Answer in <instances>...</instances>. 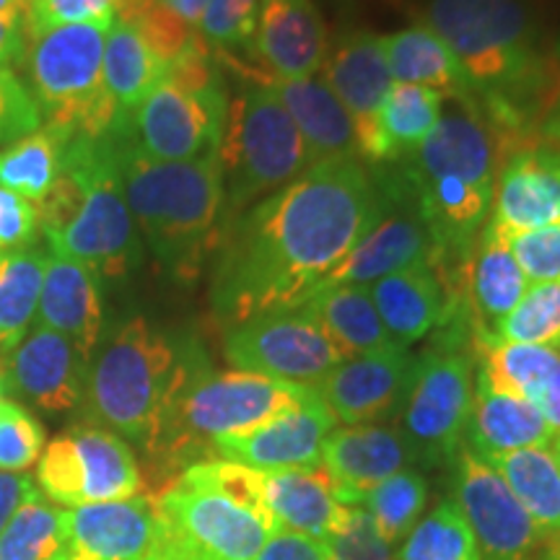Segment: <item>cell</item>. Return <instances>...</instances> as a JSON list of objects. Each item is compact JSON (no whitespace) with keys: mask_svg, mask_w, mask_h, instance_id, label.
<instances>
[{"mask_svg":"<svg viewBox=\"0 0 560 560\" xmlns=\"http://www.w3.org/2000/svg\"><path fill=\"white\" fill-rule=\"evenodd\" d=\"M550 136L556 138L558 145H560V104H558L556 115H552V120H550Z\"/></svg>","mask_w":560,"mask_h":560,"instance_id":"obj_58","label":"cell"},{"mask_svg":"<svg viewBox=\"0 0 560 560\" xmlns=\"http://www.w3.org/2000/svg\"><path fill=\"white\" fill-rule=\"evenodd\" d=\"M187 366L190 359L149 322H125L89 363L83 389L89 418L149 454Z\"/></svg>","mask_w":560,"mask_h":560,"instance_id":"obj_5","label":"cell"},{"mask_svg":"<svg viewBox=\"0 0 560 560\" xmlns=\"http://www.w3.org/2000/svg\"><path fill=\"white\" fill-rule=\"evenodd\" d=\"M219 159L226 185V215L270 198L312 166L296 122L262 83H249L229 102Z\"/></svg>","mask_w":560,"mask_h":560,"instance_id":"obj_9","label":"cell"},{"mask_svg":"<svg viewBox=\"0 0 560 560\" xmlns=\"http://www.w3.org/2000/svg\"><path fill=\"white\" fill-rule=\"evenodd\" d=\"M327 548L332 560H400L397 548L384 540L363 506H348Z\"/></svg>","mask_w":560,"mask_h":560,"instance_id":"obj_47","label":"cell"},{"mask_svg":"<svg viewBox=\"0 0 560 560\" xmlns=\"http://www.w3.org/2000/svg\"><path fill=\"white\" fill-rule=\"evenodd\" d=\"M47 255L39 247L0 252V361L30 332Z\"/></svg>","mask_w":560,"mask_h":560,"instance_id":"obj_38","label":"cell"},{"mask_svg":"<svg viewBox=\"0 0 560 560\" xmlns=\"http://www.w3.org/2000/svg\"><path fill=\"white\" fill-rule=\"evenodd\" d=\"M431 249V234L420 215H392L376 223L322 285H371L429 262Z\"/></svg>","mask_w":560,"mask_h":560,"instance_id":"obj_30","label":"cell"},{"mask_svg":"<svg viewBox=\"0 0 560 560\" xmlns=\"http://www.w3.org/2000/svg\"><path fill=\"white\" fill-rule=\"evenodd\" d=\"M420 24L465 68L472 91L506 100L537 68V24L527 0H425Z\"/></svg>","mask_w":560,"mask_h":560,"instance_id":"obj_8","label":"cell"},{"mask_svg":"<svg viewBox=\"0 0 560 560\" xmlns=\"http://www.w3.org/2000/svg\"><path fill=\"white\" fill-rule=\"evenodd\" d=\"M37 486L62 509L128 501L145 493L136 454L125 439L96 423H79L45 446Z\"/></svg>","mask_w":560,"mask_h":560,"instance_id":"obj_11","label":"cell"},{"mask_svg":"<svg viewBox=\"0 0 560 560\" xmlns=\"http://www.w3.org/2000/svg\"><path fill=\"white\" fill-rule=\"evenodd\" d=\"M112 140L138 234L174 278L190 283L226 234V185L219 153L195 161H151L117 128Z\"/></svg>","mask_w":560,"mask_h":560,"instance_id":"obj_2","label":"cell"},{"mask_svg":"<svg viewBox=\"0 0 560 560\" xmlns=\"http://www.w3.org/2000/svg\"><path fill=\"white\" fill-rule=\"evenodd\" d=\"M384 55L395 83L439 91L441 96L472 94L465 68L444 39L425 24H412L384 37Z\"/></svg>","mask_w":560,"mask_h":560,"instance_id":"obj_33","label":"cell"},{"mask_svg":"<svg viewBox=\"0 0 560 560\" xmlns=\"http://www.w3.org/2000/svg\"><path fill=\"white\" fill-rule=\"evenodd\" d=\"M558 436H560V433H558Z\"/></svg>","mask_w":560,"mask_h":560,"instance_id":"obj_62","label":"cell"},{"mask_svg":"<svg viewBox=\"0 0 560 560\" xmlns=\"http://www.w3.org/2000/svg\"><path fill=\"white\" fill-rule=\"evenodd\" d=\"M37 317L42 327L73 342L83 359H94L104 327L102 285L96 272L62 255H47Z\"/></svg>","mask_w":560,"mask_h":560,"instance_id":"obj_24","label":"cell"},{"mask_svg":"<svg viewBox=\"0 0 560 560\" xmlns=\"http://www.w3.org/2000/svg\"><path fill=\"white\" fill-rule=\"evenodd\" d=\"M454 462V503L478 542L480 560H532L542 532L501 475L470 450H459Z\"/></svg>","mask_w":560,"mask_h":560,"instance_id":"obj_14","label":"cell"},{"mask_svg":"<svg viewBox=\"0 0 560 560\" xmlns=\"http://www.w3.org/2000/svg\"><path fill=\"white\" fill-rule=\"evenodd\" d=\"M39 493L30 475L24 472H0V532L11 522V516Z\"/></svg>","mask_w":560,"mask_h":560,"instance_id":"obj_54","label":"cell"},{"mask_svg":"<svg viewBox=\"0 0 560 560\" xmlns=\"http://www.w3.org/2000/svg\"><path fill=\"white\" fill-rule=\"evenodd\" d=\"M444 96L433 89L395 83L374 120L366 161H397L412 156L441 120Z\"/></svg>","mask_w":560,"mask_h":560,"instance_id":"obj_35","label":"cell"},{"mask_svg":"<svg viewBox=\"0 0 560 560\" xmlns=\"http://www.w3.org/2000/svg\"><path fill=\"white\" fill-rule=\"evenodd\" d=\"M412 182L418 187V215L431 234V252L439 247L462 249L465 244H470L482 226L490 200H493V190L457 177Z\"/></svg>","mask_w":560,"mask_h":560,"instance_id":"obj_34","label":"cell"},{"mask_svg":"<svg viewBox=\"0 0 560 560\" xmlns=\"http://www.w3.org/2000/svg\"><path fill=\"white\" fill-rule=\"evenodd\" d=\"M472 96H467V109H454L441 115V120L429 138L412 153L410 179L457 177L470 185L495 187V149L493 138L470 107Z\"/></svg>","mask_w":560,"mask_h":560,"instance_id":"obj_25","label":"cell"},{"mask_svg":"<svg viewBox=\"0 0 560 560\" xmlns=\"http://www.w3.org/2000/svg\"><path fill=\"white\" fill-rule=\"evenodd\" d=\"M68 136L42 125L32 136L0 149V187L26 200L42 202L62 172Z\"/></svg>","mask_w":560,"mask_h":560,"instance_id":"obj_39","label":"cell"},{"mask_svg":"<svg viewBox=\"0 0 560 560\" xmlns=\"http://www.w3.org/2000/svg\"><path fill=\"white\" fill-rule=\"evenodd\" d=\"M552 441H556V446H552V450H556V454L560 457V436H556Z\"/></svg>","mask_w":560,"mask_h":560,"instance_id":"obj_60","label":"cell"},{"mask_svg":"<svg viewBox=\"0 0 560 560\" xmlns=\"http://www.w3.org/2000/svg\"><path fill=\"white\" fill-rule=\"evenodd\" d=\"M161 3H164L166 9L174 13V16H179L182 21H185L187 26L198 30L208 0H161Z\"/></svg>","mask_w":560,"mask_h":560,"instance_id":"obj_56","label":"cell"},{"mask_svg":"<svg viewBox=\"0 0 560 560\" xmlns=\"http://www.w3.org/2000/svg\"><path fill=\"white\" fill-rule=\"evenodd\" d=\"M470 452L478 457H495L529 450V446H550L556 433L542 412L522 397L493 389L478 374L472 384V405L465 425Z\"/></svg>","mask_w":560,"mask_h":560,"instance_id":"obj_29","label":"cell"},{"mask_svg":"<svg viewBox=\"0 0 560 560\" xmlns=\"http://www.w3.org/2000/svg\"><path fill=\"white\" fill-rule=\"evenodd\" d=\"M42 128V112L26 83L11 68H0V145L16 143Z\"/></svg>","mask_w":560,"mask_h":560,"instance_id":"obj_48","label":"cell"},{"mask_svg":"<svg viewBox=\"0 0 560 560\" xmlns=\"http://www.w3.org/2000/svg\"><path fill=\"white\" fill-rule=\"evenodd\" d=\"M482 459V457H480ZM486 462L501 475L542 535L560 532V457L550 446L495 454Z\"/></svg>","mask_w":560,"mask_h":560,"instance_id":"obj_36","label":"cell"},{"mask_svg":"<svg viewBox=\"0 0 560 560\" xmlns=\"http://www.w3.org/2000/svg\"><path fill=\"white\" fill-rule=\"evenodd\" d=\"M166 62L145 45L136 30L122 21H112L104 42V86L120 109V115H132L140 102L164 81Z\"/></svg>","mask_w":560,"mask_h":560,"instance_id":"obj_37","label":"cell"},{"mask_svg":"<svg viewBox=\"0 0 560 560\" xmlns=\"http://www.w3.org/2000/svg\"><path fill=\"white\" fill-rule=\"evenodd\" d=\"M560 223V153L520 149L506 159L493 187L488 231L501 240Z\"/></svg>","mask_w":560,"mask_h":560,"instance_id":"obj_20","label":"cell"},{"mask_svg":"<svg viewBox=\"0 0 560 560\" xmlns=\"http://www.w3.org/2000/svg\"><path fill=\"white\" fill-rule=\"evenodd\" d=\"M24 3H26V0H0V13L19 9V5H24Z\"/></svg>","mask_w":560,"mask_h":560,"instance_id":"obj_59","label":"cell"},{"mask_svg":"<svg viewBox=\"0 0 560 560\" xmlns=\"http://www.w3.org/2000/svg\"><path fill=\"white\" fill-rule=\"evenodd\" d=\"M486 338L560 348V278L532 283L509 317Z\"/></svg>","mask_w":560,"mask_h":560,"instance_id":"obj_43","label":"cell"},{"mask_svg":"<svg viewBox=\"0 0 560 560\" xmlns=\"http://www.w3.org/2000/svg\"><path fill=\"white\" fill-rule=\"evenodd\" d=\"M299 310L317 322L346 359L397 346L371 301L369 285H319Z\"/></svg>","mask_w":560,"mask_h":560,"instance_id":"obj_31","label":"cell"},{"mask_svg":"<svg viewBox=\"0 0 560 560\" xmlns=\"http://www.w3.org/2000/svg\"><path fill=\"white\" fill-rule=\"evenodd\" d=\"M112 26V24H109ZM104 24H70L32 34L24 68L42 120L68 138H104L120 115L104 86Z\"/></svg>","mask_w":560,"mask_h":560,"instance_id":"obj_7","label":"cell"},{"mask_svg":"<svg viewBox=\"0 0 560 560\" xmlns=\"http://www.w3.org/2000/svg\"><path fill=\"white\" fill-rule=\"evenodd\" d=\"M0 392H3V384H0Z\"/></svg>","mask_w":560,"mask_h":560,"instance_id":"obj_61","label":"cell"},{"mask_svg":"<svg viewBox=\"0 0 560 560\" xmlns=\"http://www.w3.org/2000/svg\"><path fill=\"white\" fill-rule=\"evenodd\" d=\"M371 301L397 346L408 348L459 314L457 299L444 289L431 262L395 272L369 285Z\"/></svg>","mask_w":560,"mask_h":560,"instance_id":"obj_26","label":"cell"},{"mask_svg":"<svg viewBox=\"0 0 560 560\" xmlns=\"http://www.w3.org/2000/svg\"><path fill=\"white\" fill-rule=\"evenodd\" d=\"M425 499H429V482H425L423 475L402 470L380 482L363 499L361 506L366 509V514L384 540L392 548H400L405 537L418 524L420 514H423Z\"/></svg>","mask_w":560,"mask_h":560,"instance_id":"obj_41","label":"cell"},{"mask_svg":"<svg viewBox=\"0 0 560 560\" xmlns=\"http://www.w3.org/2000/svg\"><path fill=\"white\" fill-rule=\"evenodd\" d=\"M542 560H560V532L558 535L548 537V545H545Z\"/></svg>","mask_w":560,"mask_h":560,"instance_id":"obj_57","label":"cell"},{"mask_svg":"<svg viewBox=\"0 0 560 560\" xmlns=\"http://www.w3.org/2000/svg\"><path fill=\"white\" fill-rule=\"evenodd\" d=\"M242 73L255 83L268 86L278 96L304 138L312 166L325 164V161L359 159V138H355L353 120L325 81L314 79V75L299 81L272 79L260 68H242Z\"/></svg>","mask_w":560,"mask_h":560,"instance_id":"obj_23","label":"cell"},{"mask_svg":"<svg viewBox=\"0 0 560 560\" xmlns=\"http://www.w3.org/2000/svg\"><path fill=\"white\" fill-rule=\"evenodd\" d=\"M397 556L400 560H480V550L457 503L444 501L412 527Z\"/></svg>","mask_w":560,"mask_h":560,"instance_id":"obj_42","label":"cell"},{"mask_svg":"<svg viewBox=\"0 0 560 560\" xmlns=\"http://www.w3.org/2000/svg\"><path fill=\"white\" fill-rule=\"evenodd\" d=\"M412 459L416 452L408 436L387 423L340 425L322 446V467L330 475L342 506H361L371 490L408 470Z\"/></svg>","mask_w":560,"mask_h":560,"instance_id":"obj_19","label":"cell"},{"mask_svg":"<svg viewBox=\"0 0 560 560\" xmlns=\"http://www.w3.org/2000/svg\"><path fill=\"white\" fill-rule=\"evenodd\" d=\"M480 350L478 374L490 387L522 397L560 433V348L524 346L495 338H475Z\"/></svg>","mask_w":560,"mask_h":560,"instance_id":"obj_27","label":"cell"},{"mask_svg":"<svg viewBox=\"0 0 560 560\" xmlns=\"http://www.w3.org/2000/svg\"><path fill=\"white\" fill-rule=\"evenodd\" d=\"M262 0H208L198 24L202 42L219 55L249 50L260 24Z\"/></svg>","mask_w":560,"mask_h":560,"instance_id":"obj_45","label":"cell"},{"mask_svg":"<svg viewBox=\"0 0 560 560\" xmlns=\"http://www.w3.org/2000/svg\"><path fill=\"white\" fill-rule=\"evenodd\" d=\"M384 208L355 159L310 166L231 229L213 283L215 310L231 325L299 310L384 219Z\"/></svg>","mask_w":560,"mask_h":560,"instance_id":"obj_1","label":"cell"},{"mask_svg":"<svg viewBox=\"0 0 560 560\" xmlns=\"http://www.w3.org/2000/svg\"><path fill=\"white\" fill-rule=\"evenodd\" d=\"M66 542V509L34 493L0 532V560H60Z\"/></svg>","mask_w":560,"mask_h":560,"instance_id":"obj_40","label":"cell"},{"mask_svg":"<svg viewBox=\"0 0 560 560\" xmlns=\"http://www.w3.org/2000/svg\"><path fill=\"white\" fill-rule=\"evenodd\" d=\"M310 387L285 384L249 371H208L190 361L185 380L174 392L149 457L161 472L187 470L213 459L221 439L240 436L268 423L280 412L310 397Z\"/></svg>","mask_w":560,"mask_h":560,"instance_id":"obj_4","label":"cell"},{"mask_svg":"<svg viewBox=\"0 0 560 560\" xmlns=\"http://www.w3.org/2000/svg\"><path fill=\"white\" fill-rule=\"evenodd\" d=\"M153 495L164 529L195 560H255L278 529L260 511L231 499L190 467Z\"/></svg>","mask_w":560,"mask_h":560,"instance_id":"obj_10","label":"cell"},{"mask_svg":"<svg viewBox=\"0 0 560 560\" xmlns=\"http://www.w3.org/2000/svg\"><path fill=\"white\" fill-rule=\"evenodd\" d=\"M472 405V361L452 346H436L416 359L402 405V433L416 459L431 465L454 459Z\"/></svg>","mask_w":560,"mask_h":560,"instance_id":"obj_13","label":"cell"},{"mask_svg":"<svg viewBox=\"0 0 560 560\" xmlns=\"http://www.w3.org/2000/svg\"><path fill=\"white\" fill-rule=\"evenodd\" d=\"M156 495L66 509V550L60 560H149L159 540Z\"/></svg>","mask_w":560,"mask_h":560,"instance_id":"obj_18","label":"cell"},{"mask_svg":"<svg viewBox=\"0 0 560 560\" xmlns=\"http://www.w3.org/2000/svg\"><path fill=\"white\" fill-rule=\"evenodd\" d=\"M89 363L68 338L39 325L0 361V384L47 416H62L83 400Z\"/></svg>","mask_w":560,"mask_h":560,"instance_id":"obj_17","label":"cell"},{"mask_svg":"<svg viewBox=\"0 0 560 560\" xmlns=\"http://www.w3.org/2000/svg\"><path fill=\"white\" fill-rule=\"evenodd\" d=\"M322 81L338 96V102L353 120L355 138H359V156H366L374 120L380 107L387 100L392 81L387 55H384V37L371 32H350L338 42L332 52L322 62Z\"/></svg>","mask_w":560,"mask_h":560,"instance_id":"obj_21","label":"cell"},{"mask_svg":"<svg viewBox=\"0 0 560 560\" xmlns=\"http://www.w3.org/2000/svg\"><path fill=\"white\" fill-rule=\"evenodd\" d=\"M149 560H195V558L185 548H182V545L174 540L170 532L164 529V524H161L159 540H156V545H153Z\"/></svg>","mask_w":560,"mask_h":560,"instance_id":"obj_55","label":"cell"},{"mask_svg":"<svg viewBox=\"0 0 560 560\" xmlns=\"http://www.w3.org/2000/svg\"><path fill=\"white\" fill-rule=\"evenodd\" d=\"M117 0H30L32 34L70 24H104L115 21Z\"/></svg>","mask_w":560,"mask_h":560,"instance_id":"obj_49","label":"cell"},{"mask_svg":"<svg viewBox=\"0 0 560 560\" xmlns=\"http://www.w3.org/2000/svg\"><path fill=\"white\" fill-rule=\"evenodd\" d=\"M39 229V208L0 187V252L32 247Z\"/></svg>","mask_w":560,"mask_h":560,"instance_id":"obj_51","label":"cell"},{"mask_svg":"<svg viewBox=\"0 0 560 560\" xmlns=\"http://www.w3.org/2000/svg\"><path fill=\"white\" fill-rule=\"evenodd\" d=\"M509 244L529 285L560 278V223L511 236Z\"/></svg>","mask_w":560,"mask_h":560,"instance_id":"obj_50","label":"cell"},{"mask_svg":"<svg viewBox=\"0 0 560 560\" xmlns=\"http://www.w3.org/2000/svg\"><path fill=\"white\" fill-rule=\"evenodd\" d=\"M332 429H338V420L312 389L296 408L240 436L221 439L213 446V459L236 462L257 472L310 470L322 465V446Z\"/></svg>","mask_w":560,"mask_h":560,"instance_id":"obj_15","label":"cell"},{"mask_svg":"<svg viewBox=\"0 0 560 560\" xmlns=\"http://www.w3.org/2000/svg\"><path fill=\"white\" fill-rule=\"evenodd\" d=\"M252 52L272 79H312L327 58V26L314 0H262Z\"/></svg>","mask_w":560,"mask_h":560,"instance_id":"obj_22","label":"cell"},{"mask_svg":"<svg viewBox=\"0 0 560 560\" xmlns=\"http://www.w3.org/2000/svg\"><path fill=\"white\" fill-rule=\"evenodd\" d=\"M39 226L52 255L86 265L100 280L128 278L143 260V242L125 202L112 132L68 138L62 172L39 202Z\"/></svg>","mask_w":560,"mask_h":560,"instance_id":"obj_3","label":"cell"},{"mask_svg":"<svg viewBox=\"0 0 560 560\" xmlns=\"http://www.w3.org/2000/svg\"><path fill=\"white\" fill-rule=\"evenodd\" d=\"M412 371L416 359L410 350L392 346L340 361L319 384L317 395L342 425L382 423L402 410Z\"/></svg>","mask_w":560,"mask_h":560,"instance_id":"obj_16","label":"cell"},{"mask_svg":"<svg viewBox=\"0 0 560 560\" xmlns=\"http://www.w3.org/2000/svg\"><path fill=\"white\" fill-rule=\"evenodd\" d=\"M226 115L229 96L213 68V50L200 37L117 130L151 161H195L219 153Z\"/></svg>","mask_w":560,"mask_h":560,"instance_id":"obj_6","label":"cell"},{"mask_svg":"<svg viewBox=\"0 0 560 560\" xmlns=\"http://www.w3.org/2000/svg\"><path fill=\"white\" fill-rule=\"evenodd\" d=\"M255 560H332V556L327 542L312 540L296 532L276 529Z\"/></svg>","mask_w":560,"mask_h":560,"instance_id":"obj_52","label":"cell"},{"mask_svg":"<svg viewBox=\"0 0 560 560\" xmlns=\"http://www.w3.org/2000/svg\"><path fill=\"white\" fill-rule=\"evenodd\" d=\"M262 501L278 529L327 542L338 532L342 506L325 467L262 472Z\"/></svg>","mask_w":560,"mask_h":560,"instance_id":"obj_28","label":"cell"},{"mask_svg":"<svg viewBox=\"0 0 560 560\" xmlns=\"http://www.w3.org/2000/svg\"><path fill=\"white\" fill-rule=\"evenodd\" d=\"M45 452V429L30 410L0 397V472H24Z\"/></svg>","mask_w":560,"mask_h":560,"instance_id":"obj_46","label":"cell"},{"mask_svg":"<svg viewBox=\"0 0 560 560\" xmlns=\"http://www.w3.org/2000/svg\"><path fill=\"white\" fill-rule=\"evenodd\" d=\"M223 355L236 371L317 389L346 361L340 348L304 310L268 312L229 327Z\"/></svg>","mask_w":560,"mask_h":560,"instance_id":"obj_12","label":"cell"},{"mask_svg":"<svg viewBox=\"0 0 560 560\" xmlns=\"http://www.w3.org/2000/svg\"><path fill=\"white\" fill-rule=\"evenodd\" d=\"M465 272L467 304L472 310L478 338H486L520 304L529 289V280L516 262L509 240H501L488 229L482 231L480 247L475 249Z\"/></svg>","mask_w":560,"mask_h":560,"instance_id":"obj_32","label":"cell"},{"mask_svg":"<svg viewBox=\"0 0 560 560\" xmlns=\"http://www.w3.org/2000/svg\"><path fill=\"white\" fill-rule=\"evenodd\" d=\"M30 0L19 9L0 13V68L21 66L26 47H30L32 30H30Z\"/></svg>","mask_w":560,"mask_h":560,"instance_id":"obj_53","label":"cell"},{"mask_svg":"<svg viewBox=\"0 0 560 560\" xmlns=\"http://www.w3.org/2000/svg\"><path fill=\"white\" fill-rule=\"evenodd\" d=\"M115 19L136 30L166 66H172L200 42L198 30L174 16L161 0H117Z\"/></svg>","mask_w":560,"mask_h":560,"instance_id":"obj_44","label":"cell"}]
</instances>
